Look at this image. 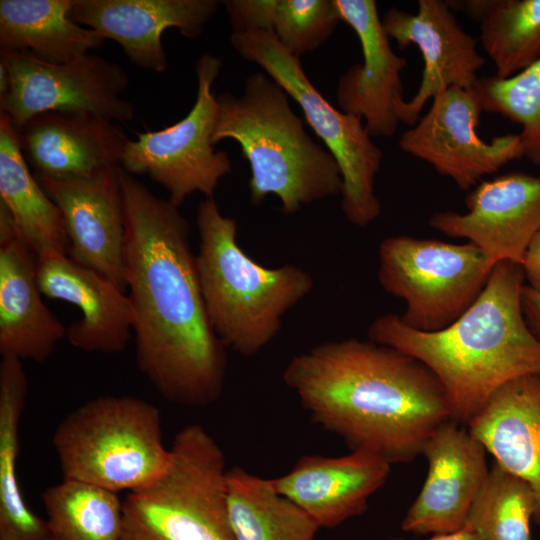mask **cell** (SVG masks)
<instances>
[{"instance_id": "obj_1", "label": "cell", "mask_w": 540, "mask_h": 540, "mask_svg": "<svg viewBox=\"0 0 540 540\" xmlns=\"http://www.w3.org/2000/svg\"><path fill=\"white\" fill-rule=\"evenodd\" d=\"M120 180L137 366L168 402L206 407L223 392L227 358L207 316L189 223L122 168Z\"/></svg>"}, {"instance_id": "obj_2", "label": "cell", "mask_w": 540, "mask_h": 540, "mask_svg": "<svg viewBox=\"0 0 540 540\" xmlns=\"http://www.w3.org/2000/svg\"><path fill=\"white\" fill-rule=\"evenodd\" d=\"M311 420L351 449L409 463L450 414L443 388L419 360L348 338L294 356L282 374Z\"/></svg>"}, {"instance_id": "obj_3", "label": "cell", "mask_w": 540, "mask_h": 540, "mask_svg": "<svg viewBox=\"0 0 540 540\" xmlns=\"http://www.w3.org/2000/svg\"><path fill=\"white\" fill-rule=\"evenodd\" d=\"M524 279L520 264L498 262L478 298L451 325L423 332L388 313L370 324L369 340L423 363L443 388L450 420L468 425L502 386L540 374V339L522 309Z\"/></svg>"}, {"instance_id": "obj_4", "label": "cell", "mask_w": 540, "mask_h": 540, "mask_svg": "<svg viewBox=\"0 0 540 540\" xmlns=\"http://www.w3.org/2000/svg\"><path fill=\"white\" fill-rule=\"evenodd\" d=\"M285 90L265 72L250 74L244 91L216 96L213 143L237 142L249 163L250 201L275 195L283 214L341 194L343 181L332 154L305 130Z\"/></svg>"}, {"instance_id": "obj_5", "label": "cell", "mask_w": 540, "mask_h": 540, "mask_svg": "<svg viewBox=\"0 0 540 540\" xmlns=\"http://www.w3.org/2000/svg\"><path fill=\"white\" fill-rule=\"evenodd\" d=\"M196 254L202 296L211 327L225 348L244 357L263 350L280 332L285 314L314 287L303 268H268L237 242V222L213 198L200 201Z\"/></svg>"}, {"instance_id": "obj_6", "label": "cell", "mask_w": 540, "mask_h": 540, "mask_svg": "<svg viewBox=\"0 0 540 540\" xmlns=\"http://www.w3.org/2000/svg\"><path fill=\"white\" fill-rule=\"evenodd\" d=\"M52 443L63 479L114 493L151 483L171 458L160 411L134 396L85 402L58 424Z\"/></svg>"}, {"instance_id": "obj_7", "label": "cell", "mask_w": 540, "mask_h": 540, "mask_svg": "<svg viewBox=\"0 0 540 540\" xmlns=\"http://www.w3.org/2000/svg\"><path fill=\"white\" fill-rule=\"evenodd\" d=\"M170 451L164 472L122 502V540H236L220 445L193 423L178 431Z\"/></svg>"}, {"instance_id": "obj_8", "label": "cell", "mask_w": 540, "mask_h": 540, "mask_svg": "<svg viewBox=\"0 0 540 540\" xmlns=\"http://www.w3.org/2000/svg\"><path fill=\"white\" fill-rule=\"evenodd\" d=\"M230 42L244 60L257 64L302 109L305 122L335 158L343 181L340 207L346 219L366 227L381 214L375 178L382 150L362 118L332 106L314 87L299 58L287 52L272 32L232 33Z\"/></svg>"}, {"instance_id": "obj_9", "label": "cell", "mask_w": 540, "mask_h": 540, "mask_svg": "<svg viewBox=\"0 0 540 540\" xmlns=\"http://www.w3.org/2000/svg\"><path fill=\"white\" fill-rule=\"evenodd\" d=\"M378 281L405 303L400 319L423 332L446 328L478 298L496 265L475 244L407 235L379 245Z\"/></svg>"}, {"instance_id": "obj_10", "label": "cell", "mask_w": 540, "mask_h": 540, "mask_svg": "<svg viewBox=\"0 0 540 540\" xmlns=\"http://www.w3.org/2000/svg\"><path fill=\"white\" fill-rule=\"evenodd\" d=\"M222 66V60L209 53L199 57L191 110L164 129L136 132L137 139H129L123 153V170L149 176L166 189L168 199L178 207L196 192L213 198L219 181L232 172L228 153L216 151L212 140L217 111L213 84Z\"/></svg>"}, {"instance_id": "obj_11", "label": "cell", "mask_w": 540, "mask_h": 540, "mask_svg": "<svg viewBox=\"0 0 540 540\" xmlns=\"http://www.w3.org/2000/svg\"><path fill=\"white\" fill-rule=\"evenodd\" d=\"M10 77V89L0 101L16 130L48 111H81L116 123L134 118V106L122 93L129 86L117 63L88 53L68 63H48L23 53L0 56Z\"/></svg>"}, {"instance_id": "obj_12", "label": "cell", "mask_w": 540, "mask_h": 540, "mask_svg": "<svg viewBox=\"0 0 540 540\" xmlns=\"http://www.w3.org/2000/svg\"><path fill=\"white\" fill-rule=\"evenodd\" d=\"M483 111L475 89L450 87L432 99L429 110L400 137V149L431 165L458 188L471 189L484 176L524 157L519 134L485 141L477 134Z\"/></svg>"}, {"instance_id": "obj_13", "label": "cell", "mask_w": 540, "mask_h": 540, "mask_svg": "<svg viewBox=\"0 0 540 540\" xmlns=\"http://www.w3.org/2000/svg\"><path fill=\"white\" fill-rule=\"evenodd\" d=\"M381 22L400 49L417 46L424 62L416 94L397 106L400 123L415 125L427 101L450 87L475 89L486 59L477 50V39L458 23L448 1L419 0L414 14L392 7Z\"/></svg>"}, {"instance_id": "obj_14", "label": "cell", "mask_w": 540, "mask_h": 540, "mask_svg": "<svg viewBox=\"0 0 540 540\" xmlns=\"http://www.w3.org/2000/svg\"><path fill=\"white\" fill-rule=\"evenodd\" d=\"M466 213L440 211L429 225L450 237L465 238L495 264H522L540 230V177L515 171L481 181L466 197Z\"/></svg>"}, {"instance_id": "obj_15", "label": "cell", "mask_w": 540, "mask_h": 540, "mask_svg": "<svg viewBox=\"0 0 540 540\" xmlns=\"http://www.w3.org/2000/svg\"><path fill=\"white\" fill-rule=\"evenodd\" d=\"M486 453L468 429L452 420L441 424L422 448L428 472L402 520V530L443 535L463 529L489 474Z\"/></svg>"}, {"instance_id": "obj_16", "label": "cell", "mask_w": 540, "mask_h": 540, "mask_svg": "<svg viewBox=\"0 0 540 540\" xmlns=\"http://www.w3.org/2000/svg\"><path fill=\"white\" fill-rule=\"evenodd\" d=\"M120 170L121 166H114L84 178L37 180L62 213L68 256L126 291Z\"/></svg>"}, {"instance_id": "obj_17", "label": "cell", "mask_w": 540, "mask_h": 540, "mask_svg": "<svg viewBox=\"0 0 540 540\" xmlns=\"http://www.w3.org/2000/svg\"><path fill=\"white\" fill-rule=\"evenodd\" d=\"M341 20L355 32L363 63L339 77L340 110L361 117L371 137H391L399 126L398 104L404 100L401 72L407 60L389 42L374 0H334Z\"/></svg>"}, {"instance_id": "obj_18", "label": "cell", "mask_w": 540, "mask_h": 540, "mask_svg": "<svg viewBox=\"0 0 540 540\" xmlns=\"http://www.w3.org/2000/svg\"><path fill=\"white\" fill-rule=\"evenodd\" d=\"M217 0H73L70 17L105 40L117 42L140 68L162 73L168 68L162 44L166 29L199 37L219 6Z\"/></svg>"}, {"instance_id": "obj_19", "label": "cell", "mask_w": 540, "mask_h": 540, "mask_svg": "<svg viewBox=\"0 0 540 540\" xmlns=\"http://www.w3.org/2000/svg\"><path fill=\"white\" fill-rule=\"evenodd\" d=\"M37 278L44 296L80 310L81 318L66 330L74 348L103 354L126 349L135 313L128 294L114 281L59 252L37 256Z\"/></svg>"}, {"instance_id": "obj_20", "label": "cell", "mask_w": 540, "mask_h": 540, "mask_svg": "<svg viewBox=\"0 0 540 540\" xmlns=\"http://www.w3.org/2000/svg\"><path fill=\"white\" fill-rule=\"evenodd\" d=\"M37 255L0 203V354L46 361L67 328L42 300Z\"/></svg>"}, {"instance_id": "obj_21", "label": "cell", "mask_w": 540, "mask_h": 540, "mask_svg": "<svg viewBox=\"0 0 540 540\" xmlns=\"http://www.w3.org/2000/svg\"><path fill=\"white\" fill-rule=\"evenodd\" d=\"M19 144L37 177H89L121 166L128 137L118 123L81 111L40 113L17 129Z\"/></svg>"}, {"instance_id": "obj_22", "label": "cell", "mask_w": 540, "mask_h": 540, "mask_svg": "<svg viewBox=\"0 0 540 540\" xmlns=\"http://www.w3.org/2000/svg\"><path fill=\"white\" fill-rule=\"evenodd\" d=\"M391 465L365 450L338 457L306 454L289 472L271 479L275 489L319 528L332 529L366 511L369 498L387 481Z\"/></svg>"}, {"instance_id": "obj_23", "label": "cell", "mask_w": 540, "mask_h": 540, "mask_svg": "<svg viewBox=\"0 0 540 540\" xmlns=\"http://www.w3.org/2000/svg\"><path fill=\"white\" fill-rule=\"evenodd\" d=\"M467 426L495 462L531 486L540 526V374L502 386Z\"/></svg>"}, {"instance_id": "obj_24", "label": "cell", "mask_w": 540, "mask_h": 540, "mask_svg": "<svg viewBox=\"0 0 540 540\" xmlns=\"http://www.w3.org/2000/svg\"><path fill=\"white\" fill-rule=\"evenodd\" d=\"M72 6L73 0H1L0 54L61 64L101 47V35L71 19Z\"/></svg>"}, {"instance_id": "obj_25", "label": "cell", "mask_w": 540, "mask_h": 540, "mask_svg": "<svg viewBox=\"0 0 540 540\" xmlns=\"http://www.w3.org/2000/svg\"><path fill=\"white\" fill-rule=\"evenodd\" d=\"M0 203L37 256L68 254L62 213L29 171L17 130L4 112H0Z\"/></svg>"}, {"instance_id": "obj_26", "label": "cell", "mask_w": 540, "mask_h": 540, "mask_svg": "<svg viewBox=\"0 0 540 540\" xmlns=\"http://www.w3.org/2000/svg\"><path fill=\"white\" fill-rule=\"evenodd\" d=\"M23 361L0 363V540H48L46 520L27 506L17 476L20 421L28 393Z\"/></svg>"}, {"instance_id": "obj_27", "label": "cell", "mask_w": 540, "mask_h": 540, "mask_svg": "<svg viewBox=\"0 0 540 540\" xmlns=\"http://www.w3.org/2000/svg\"><path fill=\"white\" fill-rule=\"evenodd\" d=\"M227 511L236 540H315L320 529L271 478L234 466L226 473Z\"/></svg>"}, {"instance_id": "obj_28", "label": "cell", "mask_w": 540, "mask_h": 540, "mask_svg": "<svg viewBox=\"0 0 540 540\" xmlns=\"http://www.w3.org/2000/svg\"><path fill=\"white\" fill-rule=\"evenodd\" d=\"M455 3L480 23V41L496 76L511 77L540 59V0Z\"/></svg>"}, {"instance_id": "obj_29", "label": "cell", "mask_w": 540, "mask_h": 540, "mask_svg": "<svg viewBox=\"0 0 540 540\" xmlns=\"http://www.w3.org/2000/svg\"><path fill=\"white\" fill-rule=\"evenodd\" d=\"M41 499L48 540H122L123 510L117 493L62 479Z\"/></svg>"}, {"instance_id": "obj_30", "label": "cell", "mask_w": 540, "mask_h": 540, "mask_svg": "<svg viewBox=\"0 0 540 540\" xmlns=\"http://www.w3.org/2000/svg\"><path fill=\"white\" fill-rule=\"evenodd\" d=\"M535 509L531 486L494 461L465 526L480 540H532L530 523Z\"/></svg>"}, {"instance_id": "obj_31", "label": "cell", "mask_w": 540, "mask_h": 540, "mask_svg": "<svg viewBox=\"0 0 540 540\" xmlns=\"http://www.w3.org/2000/svg\"><path fill=\"white\" fill-rule=\"evenodd\" d=\"M475 91L483 111L521 126L524 157L540 165V59L508 78L480 77Z\"/></svg>"}, {"instance_id": "obj_32", "label": "cell", "mask_w": 540, "mask_h": 540, "mask_svg": "<svg viewBox=\"0 0 540 540\" xmlns=\"http://www.w3.org/2000/svg\"><path fill=\"white\" fill-rule=\"evenodd\" d=\"M340 21L334 0H278L273 34L300 59L325 43Z\"/></svg>"}, {"instance_id": "obj_33", "label": "cell", "mask_w": 540, "mask_h": 540, "mask_svg": "<svg viewBox=\"0 0 540 540\" xmlns=\"http://www.w3.org/2000/svg\"><path fill=\"white\" fill-rule=\"evenodd\" d=\"M232 33L267 31L273 33L278 0H226L222 2Z\"/></svg>"}, {"instance_id": "obj_34", "label": "cell", "mask_w": 540, "mask_h": 540, "mask_svg": "<svg viewBox=\"0 0 540 540\" xmlns=\"http://www.w3.org/2000/svg\"><path fill=\"white\" fill-rule=\"evenodd\" d=\"M521 267L529 287L540 291V230L530 242Z\"/></svg>"}, {"instance_id": "obj_35", "label": "cell", "mask_w": 540, "mask_h": 540, "mask_svg": "<svg viewBox=\"0 0 540 540\" xmlns=\"http://www.w3.org/2000/svg\"><path fill=\"white\" fill-rule=\"evenodd\" d=\"M522 309L530 329L540 339V291L524 285Z\"/></svg>"}, {"instance_id": "obj_36", "label": "cell", "mask_w": 540, "mask_h": 540, "mask_svg": "<svg viewBox=\"0 0 540 540\" xmlns=\"http://www.w3.org/2000/svg\"><path fill=\"white\" fill-rule=\"evenodd\" d=\"M390 540H406L402 538H392ZM426 540H480V538L468 527L464 526L458 532L443 535H433Z\"/></svg>"}, {"instance_id": "obj_37", "label": "cell", "mask_w": 540, "mask_h": 540, "mask_svg": "<svg viewBox=\"0 0 540 540\" xmlns=\"http://www.w3.org/2000/svg\"><path fill=\"white\" fill-rule=\"evenodd\" d=\"M10 89V77L6 66L0 62V101L8 94Z\"/></svg>"}]
</instances>
